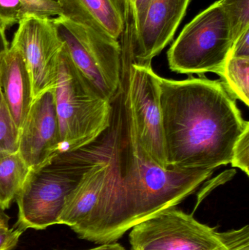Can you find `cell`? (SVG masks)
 Wrapping results in <instances>:
<instances>
[{
    "instance_id": "16",
    "label": "cell",
    "mask_w": 249,
    "mask_h": 250,
    "mask_svg": "<svg viewBox=\"0 0 249 250\" xmlns=\"http://www.w3.org/2000/svg\"><path fill=\"white\" fill-rule=\"evenodd\" d=\"M19 132L0 87V151H18Z\"/></svg>"
},
{
    "instance_id": "26",
    "label": "cell",
    "mask_w": 249,
    "mask_h": 250,
    "mask_svg": "<svg viewBox=\"0 0 249 250\" xmlns=\"http://www.w3.org/2000/svg\"><path fill=\"white\" fill-rule=\"evenodd\" d=\"M9 220H10V217L4 213V211L0 208V226L8 227Z\"/></svg>"
},
{
    "instance_id": "18",
    "label": "cell",
    "mask_w": 249,
    "mask_h": 250,
    "mask_svg": "<svg viewBox=\"0 0 249 250\" xmlns=\"http://www.w3.org/2000/svg\"><path fill=\"white\" fill-rule=\"evenodd\" d=\"M22 19L32 16L54 19L62 16L61 7L56 0H21Z\"/></svg>"
},
{
    "instance_id": "14",
    "label": "cell",
    "mask_w": 249,
    "mask_h": 250,
    "mask_svg": "<svg viewBox=\"0 0 249 250\" xmlns=\"http://www.w3.org/2000/svg\"><path fill=\"white\" fill-rule=\"evenodd\" d=\"M30 171L19 154L0 151V208H10Z\"/></svg>"
},
{
    "instance_id": "10",
    "label": "cell",
    "mask_w": 249,
    "mask_h": 250,
    "mask_svg": "<svg viewBox=\"0 0 249 250\" xmlns=\"http://www.w3.org/2000/svg\"><path fill=\"white\" fill-rule=\"evenodd\" d=\"M191 0H151L141 21L123 32L132 62L152 65V61L168 45L185 16Z\"/></svg>"
},
{
    "instance_id": "21",
    "label": "cell",
    "mask_w": 249,
    "mask_h": 250,
    "mask_svg": "<svg viewBox=\"0 0 249 250\" xmlns=\"http://www.w3.org/2000/svg\"><path fill=\"white\" fill-rule=\"evenodd\" d=\"M124 1L125 21L127 19H130V23L127 25L133 30L141 21L151 0H124Z\"/></svg>"
},
{
    "instance_id": "15",
    "label": "cell",
    "mask_w": 249,
    "mask_h": 250,
    "mask_svg": "<svg viewBox=\"0 0 249 250\" xmlns=\"http://www.w3.org/2000/svg\"><path fill=\"white\" fill-rule=\"evenodd\" d=\"M231 95L249 105V57L228 55L220 76Z\"/></svg>"
},
{
    "instance_id": "25",
    "label": "cell",
    "mask_w": 249,
    "mask_h": 250,
    "mask_svg": "<svg viewBox=\"0 0 249 250\" xmlns=\"http://www.w3.org/2000/svg\"><path fill=\"white\" fill-rule=\"evenodd\" d=\"M86 250H127L124 247L121 246L120 244L113 242V243L103 244L100 246L96 248H92V249Z\"/></svg>"
},
{
    "instance_id": "27",
    "label": "cell",
    "mask_w": 249,
    "mask_h": 250,
    "mask_svg": "<svg viewBox=\"0 0 249 250\" xmlns=\"http://www.w3.org/2000/svg\"><path fill=\"white\" fill-rule=\"evenodd\" d=\"M236 250H249V246L244 247V248H240V249Z\"/></svg>"
},
{
    "instance_id": "24",
    "label": "cell",
    "mask_w": 249,
    "mask_h": 250,
    "mask_svg": "<svg viewBox=\"0 0 249 250\" xmlns=\"http://www.w3.org/2000/svg\"><path fill=\"white\" fill-rule=\"evenodd\" d=\"M7 29V28L0 22V64L10 46L6 35Z\"/></svg>"
},
{
    "instance_id": "19",
    "label": "cell",
    "mask_w": 249,
    "mask_h": 250,
    "mask_svg": "<svg viewBox=\"0 0 249 250\" xmlns=\"http://www.w3.org/2000/svg\"><path fill=\"white\" fill-rule=\"evenodd\" d=\"M233 167H238L249 175V126L237 140L232 148L230 161Z\"/></svg>"
},
{
    "instance_id": "2",
    "label": "cell",
    "mask_w": 249,
    "mask_h": 250,
    "mask_svg": "<svg viewBox=\"0 0 249 250\" xmlns=\"http://www.w3.org/2000/svg\"><path fill=\"white\" fill-rule=\"evenodd\" d=\"M168 167L215 169L230 163L232 148L249 126L221 80L158 76Z\"/></svg>"
},
{
    "instance_id": "3",
    "label": "cell",
    "mask_w": 249,
    "mask_h": 250,
    "mask_svg": "<svg viewBox=\"0 0 249 250\" xmlns=\"http://www.w3.org/2000/svg\"><path fill=\"white\" fill-rule=\"evenodd\" d=\"M54 96L59 126L58 155L90 145L109 129L112 104L102 98L79 73L64 45Z\"/></svg>"
},
{
    "instance_id": "11",
    "label": "cell",
    "mask_w": 249,
    "mask_h": 250,
    "mask_svg": "<svg viewBox=\"0 0 249 250\" xmlns=\"http://www.w3.org/2000/svg\"><path fill=\"white\" fill-rule=\"evenodd\" d=\"M59 146L54 89L33 100L20 128L18 151L30 170H36L58 155Z\"/></svg>"
},
{
    "instance_id": "20",
    "label": "cell",
    "mask_w": 249,
    "mask_h": 250,
    "mask_svg": "<svg viewBox=\"0 0 249 250\" xmlns=\"http://www.w3.org/2000/svg\"><path fill=\"white\" fill-rule=\"evenodd\" d=\"M21 0H0V22L7 28L22 19Z\"/></svg>"
},
{
    "instance_id": "28",
    "label": "cell",
    "mask_w": 249,
    "mask_h": 250,
    "mask_svg": "<svg viewBox=\"0 0 249 250\" xmlns=\"http://www.w3.org/2000/svg\"><path fill=\"white\" fill-rule=\"evenodd\" d=\"M0 227H4V226H0Z\"/></svg>"
},
{
    "instance_id": "22",
    "label": "cell",
    "mask_w": 249,
    "mask_h": 250,
    "mask_svg": "<svg viewBox=\"0 0 249 250\" xmlns=\"http://www.w3.org/2000/svg\"><path fill=\"white\" fill-rule=\"evenodd\" d=\"M24 231L18 227L10 229L9 227H0V250L14 249Z\"/></svg>"
},
{
    "instance_id": "17",
    "label": "cell",
    "mask_w": 249,
    "mask_h": 250,
    "mask_svg": "<svg viewBox=\"0 0 249 250\" xmlns=\"http://www.w3.org/2000/svg\"><path fill=\"white\" fill-rule=\"evenodd\" d=\"M229 21L233 42L249 29V0H219Z\"/></svg>"
},
{
    "instance_id": "12",
    "label": "cell",
    "mask_w": 249,
    "mask_h": 250,
    "mask_svg": "<svg viewBox=\"0 0 249 250\" xmlns=\"http://www.w3.org/2000/svg\"><path fill=\"white\" fill-rule=\"evenodd\" d=\"M0 87L20 131L34 99L24 60L19 50L12 45L0 64Z\"/></svg>"
},
{
    "instance_id": "8",
    "label": "cell",
    "mask_w": 249,
    "mask_h": 250,
    "mask_svg": "<svg viewBox=\"0 0 249 250\" xmlns=\"http://www.w3.org/2000/svg\"><path fill=\"white\" fill-rule=\"evenodd\" d=\"M121 80L125 86L136 135L143 149L168 168L158 75L152 65L132 62L125 41L121 45Z\"/></svg>"
},
{
    "instance_id": "13",
    "label": "cell",
    "mask_w": 249,
    "mask_h": 250,
    "mask_svg": "<svg viewBox=\"0 0 249 250\" xmlns=\"http://www.w3.org/2000/svg\"><path fill=\"white\" fill-rule=\"evenodd\" d=\"M62 16L91 26L118 40L125 28L124 12L117 0H56Z\"/></svg>"
},
{
    "instance_id": "6",
    "label": "cell",
    "mask_w": 249,
    "mask_h": 250,
    "mask_svg": "<svg viewBox=\"0 0 249 250\" xmlns=\"http://www.w3.org/2000/svg\"><path fill=\"white\" fill-rule=\"evenodd\" d=\"M75 67L104 99L112 104L121 85V45L91 26L58 16L53 19Z\"/></svg>"
},
{
    "instance_id": "1",
    "label": "cell",
    "mask_w": 249,
    "mask_h": 250,
    "mask_svg": "<svg viewBox=\"0 0 249 250\" xmlns=\"http://www.w3.org/2000/svg\"><path fill=\"white\" fill-rule=\"evenodd\" d=\"M112 104L115 182L99 245L115 242L135 225L176 207L214 171L159 166L139 144L122 81Z\"/></svg>"
},
{
    "instance_id": "9",
    "label": "cell",
    "mask_w": 249,
    "mask_h": 250,
    "mask_svg": "<svg viewBox=\"0 0 249 250\" xmlns=\"http://www.w3.org/2000/svg\"><path fill=\"white\" fill-rule=\"evenodd\" d=\"M18 24L10 45L19 50L24 60L35 99L55 89L64 42L53 19L28 16Z\"/></svg>"
},
{
    "instance_id": "5",
    "label": "cell",
    "mask_w": 249,
    "mask_h": 250,
    "mask_svg": "<svg viewBox=\"0 0 249 250\" xmlns=\"http://www.w3.org/2000/svg\"><path fill=\"white\" fill-rule=\"evenodd\" d=\"M233 43L226 13L219 1L199 13L174 41L168 64L180 74L212 73L220 77Z\"/></svg>"
},
{
    "instance_id": "4",
    "label": "cell",
    "mask_w": 249,
    "mask_h": 250,
    "mask_svg": "<svg viewBox=\"0 0 249 250\" xmlns=\"http://www.w3.org/2000/svg\"><path fill=\"white\" fill-rule=\"evenodd\" d=\"M131 250H236L249 246V227L219 232L175 207L135 225Z\"/></svg>"
},
{
    "instance_id": "23",
    "label": "cell",
    "mask_w": 249,
    "mask_h": 250,
    "mask_svg": "<svg viewBox=\"0 0 249 250\" xmlns=\"http://www.w3.org/2000/svg\"><path fill=\"white\" fill-rule=\"evenodd\" d=\"M230 55L249 57V29H246L234 41Z\"/></svg>"
},
{
    "instance_id": "7",
    "label": "cell",
    "mask_w": 249,
    "mask_h": 250,
    "mask_svg": "<svg viewBox=\"0 0 249 250\" xmlns=\"http://www.w3.org/2000/svg\"><path fill=\"white\" fill-rule=\"evenodd\" d=\"M85 168L83 163L57 157L50 164L30 170L16 198V227L44 230L58 224L66 198Z\"/></svg>"
}]
</instances>
